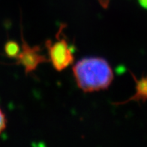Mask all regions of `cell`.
Returning a JSON list of instances; mask_svg holds the SVG:
<instances>
[{
  "mask_svg": "<svg viewBox=\"0 0 147 147\" xmlns=\"http://www.w3.org/2000/svg\"><path fill=\"white\" fill-rule=\"evenodd\" d=\"M74 77L78 87L84 92L106 89L113 80V70L105 59L84 58L73 67Z\"/></svg>",
  "mask_w": 147,
  "mask_h": 147,
  "instance_id": "obj_1",
  "label": "cell"
},
{
  "mask_svg": "<svg viewBox=\"0 0 147 147\" xmlns=\"http://www.w3.org/2000/svg\"><path fill=\"white\" fill-rule=\"evenodd\" d=\"M61 28L56 34V41H52L47 40L45 43L50 61L52 63L53 68L58 71H62L70 65H71L74 61V51L71 47L64 37L60 38Z\"/></svg>",
  "mask_w": 147,
  "mask_h": 147,
  "instance_id": "obj_2",
  "label": "cell"
},
{
  "mask_svg": "<svg viewBox=\"0 0 147 147\" xmlns=\"http://www.w3.org/2000/svg\"><path fill=\"white\" fill-rule=\"evenodd\" d=\"M22 41L23 44L21 46V50L16 59L17 64L21 65L23 66L26 74L35 71L37 67L41 63L49 62V59L46 58V56L41 54L40 47L29 46L23 38V35Z\"/></svg>",
  "mask_w": 147,
  "mask_h": 147,
  "instance_id": "obj_3",
  "label": "cell"
},
{
  "mask_svg": "<svg viewBox=\"0 0 147 147\" xmlns=\"http://www.w3.org/2000/svg\"><path fill=\"white\" fill-rule=\"evenodd\" d=\"M132 77H133L136 83L135 95L132 96L131 98H130L129 99H128L127 101H123V102L115 103L114 105H121L132 101H146L147 100V76L143 77V78L140 80L137 79L133 74H132Z\"/></svg>",
  "mask_w": 147,
  "mask_h": 147,
  "instance_id": "obj_4",
  "label": "cell"
},
{
  "mask_svg": "<svg viewBox=\"0 0 147 147\" xmlns=\"http://www.w3.org/2000/svg\"><path fill=\"white\" fill-rule=\"evenodd\" d=\"M5 51L7 56L11 58H17L20 52V47L15 41H9L5 46Z\"/></svg>",
  "mask_w": 147,
  "mask_h": 147,
  "instance_id": "obj_5",
  "label": "cell"
},
{
  "mask_svg": "<svg viewBox=\"0 0 147 147\" xmlns=\"http://www.w3.org/2000/svg\"><path fill=\"white\" fill-rule=\"evenodd\" d=\"M6 123H7V121H6L5 115L2 109L0 108V134L5 129Z\"/></svg>",
  "mask_w": 147,
  "mask_h": 147,
  "instance_id": "obj_6",
  "label": "cell"
},
{
  "mask_svg": "<svg viewBox=\"0 0 147 147\" xmlns=\"http://www.w3.org/2000/svg\"><path fill=\"white\" fill-rule=\"evenodd\" d=\"M98 1L104 8H107L110 2V0H98Z\"/></svg>",
  "mask_w": 147,
  "mask_h": 147,
  "instance_id": "obj_7",
  "label": "cell"
},
{
  "mask_svg": "<svg viewBox=\"0 0 147 147\" xmlns=\"http://www.w3.org/2000/svg\"><path fill=\"white\" fill-rule=\"evenodd\" d=\"M140 5L144 9H147V0H138Z\"/></svg>",
  "mask_w": 147,
  "mask_h": 147,
  "instance_id": "obj_8",
  "label": "cell"
}]
</instances>
